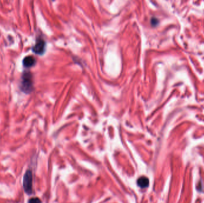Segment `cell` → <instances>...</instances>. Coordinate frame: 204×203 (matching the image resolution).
<instances>
[{
    "instance_id": "cell-1",
    "label": "cell",
    "mask_w": 204,
    "mask_h": 203,
    "mask_svg": "<svg viewBox=\"0 0 204 203\" xmlns=\"http://www.w3.org/2000/svg\"><path fill=\"white\" fill-rule=\"evenodd\" d=\"M19 88L25 94H29L33 91V75L30 71L25 70L23 72Z\"/></svg>"
},
{
    "instance_id": "cell-5",
    "label": "cell",
    "mask_w": 204,
    "mask_h": 203,
    "mask_svg": "<svg viewBox=\"0 0 204 203\" xmlns=\"http://www.w3.org/2000/svg\"><path fill=\"white\" fill-rule=\"evenodd\" d=\"M138 185L142 188H145L149 185V180L147 177L142 176L137 180Z\"/></svg>"
},
{
    "instance_id": "cell-4",
    "label": "cell",
    "mask_w": 204,
    "mask_h": 203,
    "mask_svg": "<svg viewBox=\"0 0 204 203\" xmlns=\"http://www.w3.org/2000/svg\"><path fill=\"white\" fill-rule=\"evenodd\" d=\"M37 60L32 55L25 56V58L23 59L22 64L25 68H30L35 65Z\"/></svg>"
},
{
    "instance_id": "cell-7",
    "label": "cell",
    "mask_w": 204,
    "mask_h": 203,
    "mask_svg": "<svg viewBox=\"0 0 204 203\" xmlns=\"http://www.w3.org/2000/svg\"><path fill=\"white\" fill-rule=\"evenodd\" d=\"M151 23H152V25H153V26H156V25H158V19H155H155H154V18L152 19Z\"/></svg>"
},
{
    "instance_id": "cell-3",
    "label": "cell",
    "mask_w": 204,
    "mask_h": 203,
    "mask_svg": "<svg viewBox=\"0 0 204 203\" xmlns=\"http://www.w3.org/2000/svg\"><path fill=\"white\" fill-rule=\"evenodd\" d=\"M46 43L42 38L38 37L36 39L35 44L32 47V51L38 55H42L45 51Z\"/></svg>"
},
{
    "instance_id": "cell-2",
    "label": "cell",
    "mask_w": 204,
    "mask_h": 203,
    "mask_svg": "<svg viewBox=\"0 0 204 203\" xmlns=\"http://www.w3.org/2000/svg\"><path fill=\"white\" fill-rule=\"evenodd\" d=\"M32 172L31 171L28 170L25 173L23 179V186L25 193L28 195H31L32 193Z\"/></svg>"
},
{
    "instance_id": "cell-6",
    "label": "cell",
    "mask_w": 204,
    "mask_h": 203,
    "mask_svg": "<svg viewBox=\"0 0 204 203\" xmlns=\"http://www.w3.org/2000/svg\"><path fill=\"white\" fill-rule=\"evenodd\" d=\"M28 203H41V201L38 197H33L29 200Z\"/></svg>"
}]
</instances>
